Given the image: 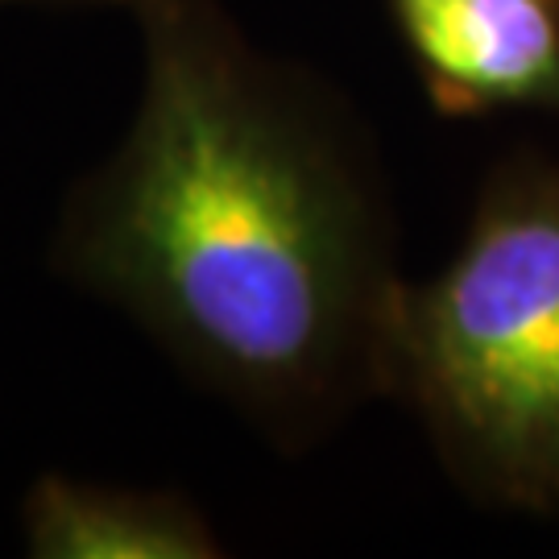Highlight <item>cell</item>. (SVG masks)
Here are the masks:
<instances>
[{
    "mask_svg": "<svg viewBox=\"0 0 559 559\" xmlns=\"http://www.w3.org/2000/svg\"><path fill=\"white\" fill-rule=\"evenodd\" d=\"M138 117L75 191L62 265L265 419L381 369L399 286L348 154L216 0H129Z\"/></svg>",
    "mask_w": 559,
    "mask_h": 559,
    "instance_id": "1",
    "label": "cell"
},
{
    "mask_svg": "<svg viewBox=\"0 0 559 559\" xmlns=\"http://www.w3.org/2000/svg\"><path fill=\"white\" fill-rule=\"evenodd\" d=\"M381 373L485 493L559 498V175L493 187L456 258L399 290Z\"/></svg>",
    "mask_w": 559,
    "mask_h": 559,
    "instance_id": "2",
    "label": "cell"
},
{
    "mask_svg": "<svg viewBox=\"0 0 559 559\" xmlns=\"http://www.w3.org/2000/svg\"><path fill=\"white\" fill-rule=\"evenodd\" d=\"M448 112L559 108V0H394Z\"/></svg>",
    "mask_w": 559,
    "mask_h": 559,
    "instance_id": "3",
    "label": "cell"
},
{
    "mask_svg": "<svg viewBox=\"0 0 559 559\" xmlns=\"http://www.w3.org/2000/svg\"><path fill=\"white\" fill-rule=\"evenodd\" d=\"M38 559H212L224 547L200 506L158 489L41 477L21 510Z\"/></svg>",
    "mask_w": 559,
    "mask_h": 559,
    "instance_id": "4",
    "label": "cell"
},
{
    "mask_svg": "<svg viewBox=\"0 0 559 559\" xmlns=\"http://www.w3.org/2000/svg\"><path fill=\"white\" fill-rule=\"evenodd\" d=\"M9 4H59V0H0V9ZM62 4H96V0H62ZM104 4H129V0H104Z\"/></svg>",
    "mask_w": 559,
    "mask_h": 559,
    "instance_id": "5",
    "label": "cell"
}]
</instances>
